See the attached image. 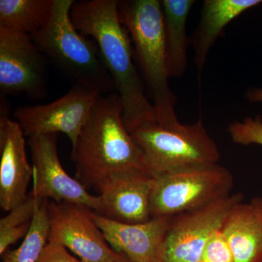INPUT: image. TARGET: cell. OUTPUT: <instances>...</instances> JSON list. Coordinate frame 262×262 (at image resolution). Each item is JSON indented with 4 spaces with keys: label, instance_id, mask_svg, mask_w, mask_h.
Listing matches in <instances>:
<instances>
[{
    "label": "cell",
    "instance_id": "obj_1",
    "mask_svg": "<svg viewBox=\"0 0 262 262\" xmlns=\"http://www.w3.org/2000/svg\"><path fill=\"white\" fill-rule=\"evenodd\" d=\"M118 3V0L75 1L71 17L79 32L97 44L121 101L124 125L130 134L158 120L133 60L130 35L119 16Z\"/></svg>",
    "mask_w": 262,
    "mask_h": 262
},
{
    "label": "cell",
    "instance_id": "obj_2",
    "mask_svg": "<svg viewBox=\"0 0 262 262\" xmlns=\"http://www.w3.org/2000/svg\"><path fill=\"white\" fill-rule=\"evenodd\" d=\"M122 115L117 92L101 95L72 148L76 179L88 189L96 188L112 174L134 169L147 170Z\"/></svg>",
    "mask_w": 262,
    "mask_h": 262
},
{
    "label": "cell",
    "instance_id": "obj_3",
    "mask_svg": "<svg viewBox=\"0 0 262 262\" xmlns=\"http://www.w3.org/2000/svg\"><path fill=\"white\" fill-rule=\"evenodd\" d=\"M118 12L134 42V54L158 123L163 126L178 123L175 111L178 99L168 82L161 1L121 0Z\"/></svg>",
    "mask_w": 262,
    "mask_h": 262
},
{
    "label": "cell",
    "instance_id": "obj_4",
    "mask_svg": "<svg viewBox=\"0 0 262 262\" xmlns=\"http://www.w3.org/2000/svg\"><path fill=\"white\" fill-rule=\"evenodd\" d=\"M75 0H54L47 23L32 34L38 49L74 82L100 95L117 92L97 44L76 29L71 17Z\"/></svg>",
    "mask_w": 262,
    "mask_h": 262
},
{
    "label": "cell",
    "instance_id": "obj_5",
    "mask_svg": "<svg viewBox=\"0 0 262 262\" xmlns=\"http://www.w3.org/2000/svg\"><path fill=\"white\" fill-rule=\"evenodd\" d=\"M153 177L182 169L219 163L221 154L200 118L193 124L163 126L158 123L130 133Z\"/></svg>",
    "mask_w": 262,
    "mask_h": 262
},
{
    "label": "cell",
    "instance_id": "obj_6",
    "mask_svg": "<svg viewBox=\"0 0 262 262\" xmlns=\"http://www.w3.org/2000/svg\"><path fill=\"white\" fill-rule=\"evenodd\" d=\"M233 185L232 173L219 163L157 176L150 203L151 218L203 208L229 196Z\"/></svg>",
    "mask_w": 262,
    "mask_h": 262
},
{
    "label": "cell",
    "instance_id": "obj_7",
    "mask_svg": "<svg viewBox=\"0 0 262 262\" xmlns=\"http://www.w3.org/2000/svg\"><path fill=\"white\" fill-rule=\"evenodd\" d=\"M46 56L26 33L0 27V91L29 99L47 96Z\"/></svg>",
    "mask_w": 262,
    "mask_h": 262
},
{
    "label": "cell",
    "instance_id": "obj_8",
    "mask_svg": "<svg viewBox=\"0 0 262 262\" xmlns=\"http://www.w3.org/2000/svg\"><path fill=\"white\" fill-rule=\"evenodd\" d=\"M244 198L241 193L231 194L203 208L172 217L163 262H201L208 241L222 230L229 212Z\"/></svg>",
    "mask_w": 262,
    "mask_h": 262
},
{
    "label": "cell",
    "instance_id": "obj_9",
    "mask_svg": "<svg viewBox=\"0 0 262 262\" xmlns=\"http://www.w3.org/2000/svg\"><path fill=\"white\" fill-rule=\"evenodd\" d=\"M93 211L73 203L48 201V242L61 245L82 262H116L122 254L110 247Z\"/></svg>",
    "mask_w": 262,
    "mask_h": 262
},
{
    "label": "cell",
    "instance_id": "obj_10",
    "mask_svg": "<svg viewBox=\"0 0 262 262\" xmlns=\"http://www.w3.org/2000/svg\"><path fill=\"white\" fill-rule=\"evenodd\" d=\"M58 134L29 137L33 167L31 192L39 201L73 203L101 213L99 196L91 194L83 184L71 177L62 166L57 146Z\"/></svg>",
    "mask_w": 262,
    "mask_h": 262
},
{
    "label": "cell",
    "instance_id": "obj_11",
    "mask_svg": "<svg viewBox=\"0 0 262 262\" xmlns=\"http://www.w3.org/2000/svg\"><path fill=\"white\" fill-rule=\"evenodd\" d=\"M100 96L74 84L64 96L53 102L17 108L14 117L27 137L63 133L73 148Z\"/></svg>",
    "mask_w": 262,
    "mask_h": 262
},
{
    "label": "cell",
    "instance_id": "obj_12",
    "mask_svg": "<svg viewBox=\"0 0 262 262\" xmlns=\"http://www.w3.org/2000/svg\"><path fill=\"white\" fill-rule=\"evenodd\" d=\"M155 177L144 169L112 174L95 189L99 193L101 213L110 220L141 224L151 219L150 203Z\"/></svg>",
    "mask_w": 262,
    "mask_h": 262
},
{
    "label": "cell",
    "instance_id": "obj_13",
    "mask_svg": "<svg viewBox=\"0 0 262 262\" xmlns=\"http://www.w3.org/2000/svg\"><path fill=\"white\" fill-rule=\"evenodd\" d=\"M93 219L110 247L133 262H163L164 246L172 217L151 218L141 224L110 220L93 211Z\"/></svg>",
    "mask_w": 262,
    "mask_h": 262
},
{
    "label": "cell",
    "instance_id": "obj_14",
    "mask_svg": "<svg viewBox=\"0 0 262 262\" xmlns=\"http://www.w3.org/2000/svg\"><path fill=\"white\" fill-rule=\"evenodd\" d=\"M25 134L5 111L0 115V206L10 211L27 199L33 167L26 151Z\"/></svg>",
    "mask_w": 262,
    "mask_h": 262
},
{
    "label": "cell",
    "instance_id": "obj_15",
    "mask_svg": "<svg viewBox=\"0 0 262 262\" xmlns=\"http://www.w3.org/2000/svg\"><path fill=\"white\" fill-rule=\"evenodd\" d=\"M261 0H205L199 24L190 38L194 49V63L201 72L210 50L231 21Z\"/></svg>",
    "mask_w": 262,
    "mask_h": 262
},
{
    "label": "cell",
    "instance_id": "obj_16",
    "mask_svg": "<svg viewBox=\"0 0 262 262\" xmlns=\"http://www.w3.org/2000/svg\"><path fill=\"white\" fill-rule=\"evenodd\" d=\"M234 262H262V216L252 202L237 203L222 228Z\"/></svg>",
    "mask_w": 262,
    "mask_h": 262
},
{
    "label": "cell",
    "instance_id": "obj_17",
    "mask_svg": "<svg viewBox=\"0 0 262 262\" xmlns=\"http://www.w3.org/2000/svg\"><path fill=\"white\" fill-rule=\"evenodd\" d=\"M194 0H162L165 55L169 78L178 77L187 67V22Z\"/></svg>",
    "mask_w": 262,
    "mask_h": 262
},
{
    "label": "cell",
    "instance_id": "obj_18",
    "mask_svg": "<svg viewBox=\"0 0 262 262\" xmlns=\"http://www.w3.org/2000/svg\"><path fill=\"white\" fill-rule=\"evenodd\" d=\"M54 0H0V27L29 35L47 23Z\"/></svg>",
    "mask_w": 262,
    "mask_h": 262
},
{
    "label": "cell",
    "instance_id": "obj_19",
    "mask_svg": "<svg viewBox=\"0 0 262 262\" xmlns=\"http://www.w3.org/2000/svg\"><path fill=\"white\" fill-rule=\"evenodd\" d=\"M48 200L38 201L28 234L18 248L8 249L2 262H37L48 244Z\"/></svg>",
    "mask_w": 262,
    "mask_h": 262
},
{
    "label": "cell",
    "instance_id": "obj_20",
    "mask_svg": "<svg viewBox=\"0 0 262 262\" xmlns=\"http://www.w3.org/2000/svg\"><path fill=\"white\" fill-rule=\"evenodd\" d=\"M38 201L32 192L27 199L9 211L0 220V255L3 254L12 245L24 238L30 229L33 216Z\"/></svg>",
    "mask_w": 262,
    "mask_h": 262
},
{
    "label": "cell",
    "instance_id": "obj_21",
    "mask_svg": "<svg viewBox=\"0 0 262 262\" xmlns=\"http://www.w3.org/2000/svg\"><path fill=\"white\" fill-rule=\"evenodd\" d=\"M231 139L235 144L248 146L258 144L262 146V118L258 115L247 117L243 121H235L228 127Z\"/></svg>",
    "mask_w": 262,
    "mask_h": 262
},
{
    "label": "cell",
    "instance_id": "obj_22",
    "mask_svg": "<svg viewBox=\"0 0 262 262\" xmlns=\"http://www.w3.org/2000/svg\"><path fill=\"white\" fill-rule=\"evenodd\" d=\"M201 262H234L232 250L222 230L215 232L208 241Z\"/></svg>",
    "mask_w": 262,
    "mask_h": 262
},
{
    "label": "cell",
    "instance_id": "obj_23",
    "mask_svg": "<svg viewBox=\"0 0 262 262\" xmlns=\"http://www.w3.org/2000/svg\"><path fill=\"white\" fill-rule=\"evenodd\" d=\"M37 262H82L72 256L67 248L56 244L48 242Z\"/></svg>",
    "mask_w": 262,
    "mask_h": 262
},
{
    "label": "cell",
    "instance_id": "obj_24",
    "mask_svg": "<svg viewBox=\"0 0 262 262\" xmlns=\"http://www.w3.org/2000/svg\"><path fill=\"white\" fill-rule=\"evenodd\" d=\"M246 98L251 102H262V89H251L246 94Z\"/></svg>",
    "mask_w": 262,
    "mask_h": 262
},
{
    "label": "cell",
    "instance_id": "obj_25",
    "mask_svg": "<svg viewBox=\"0 0 262 262\" xmlns=\"http://www.w3.org/2000/svg\"><path fill=\"white\" fill-rule=\"evenodd\" d=\"M262 216V198H255L251 201Z\"/></svg>",
    "mask_w": 262,
    "mask_h": 262
},
{
    "label": "cell",
    "instance_id": "obj_26",
    "mask_svg": "<svg viewBox=\"0 0 262 262\" xmlns=\"http://www.w3.org/2000/svg\"><path fill=\"white\" fill-rule=\"evenodd\" d=\"M116 262H133L131 261L130 259H129L128 258L126 257V256H124V255L122 254L121 258H120V259L118 260V261H117Z\"/></svg>",
    "mask_w": 262,
    "mask_h": 262
}]
</instances>
